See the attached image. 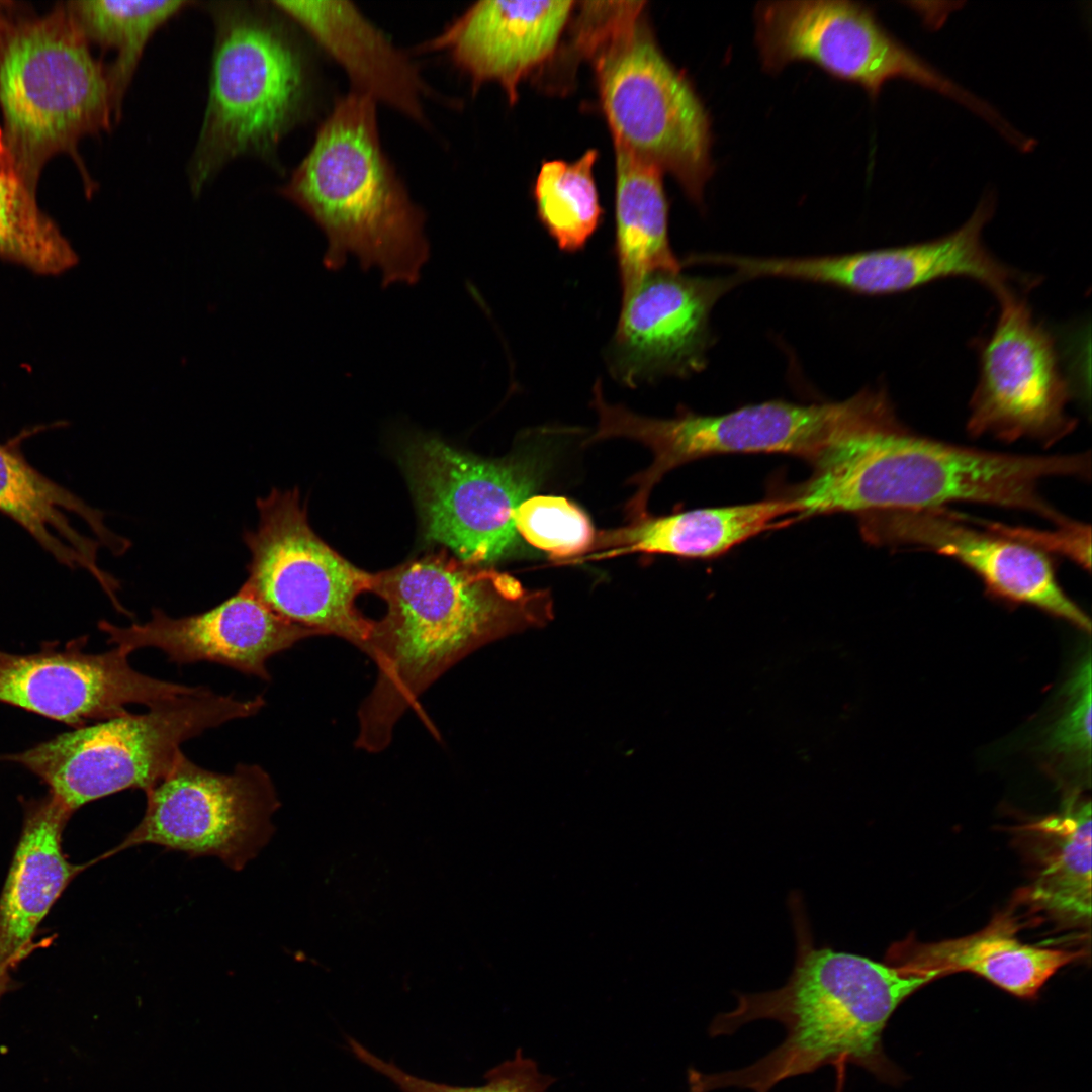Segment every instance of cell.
I'll return each instance as SVG.
<instances>
[{"instance_id": "603a6c76", "label": "cell", "mask_w": 1092, "mask_h": 1092, "mask_svg": "<svg viewBox=\"0 0 1092 1092\" xmlns=\"http://www.w3.org/2000/svg\"><path fill=\"white\" fill-rule=\"evenodd\" d=\"M346 71L353 91L425 121L429 88L415 65L346 1H273Z\"/></svg>"}, {"instance_id": "e0dca14e", "label": "cell", "mask_w": 1092, "mask_h": 1092, "mask_svg": "<svg viewBox=\"0 0 1092 1092\" xmlns=\"http://www.w3.org/2000/svg\"><path fill=\"white\" fill-rule=\"evenodd\" d=\"M88 636L44 641L38 651L0 650V703L23 709L73 729L126 714V705L148 707L198 689L143 674L128 653L114 648L88 653Z\"/></svg>"}, {"instance_id": "4fadbf2b", "label": "cell", "mask_w": 1092, "mask_h": 1092, "mask_svg": "<svg viewBox=\"0 0 1092 1092\" xmlns=\"http://www.w3.org/2000/svg\"><path fill=\"white\" fill-rule=\"evenodd\" d=\"M145 794L143 818L109 855L154 844L191 857L214 856L240 871L269 841L271 818L280 806L275 786L260 765L240 763L230 774L215 772L183 752Z\"/></svg>"}, {"instance_id": "7a4b0ae2", "label": "cell", "mask_w": 1092, "mask_h": 1092, "mask_svg": "<svg viewBox=\"0 0 1092 1092\" xmlns=\"http://www.w3.org/2000/svg\"><path fill=\"white\" fill-rule=\"evenodd\" d=\"M796 935L794 968L782 987L761 993H737V1005L719 1013L711 1036L733 1034L744 1024L770 1019L783 1024L785 1039L753 1064L707 1074L689 1070L690 1092L737 1087L769 1090L786 1079L823 1066L851 1063L881 1079L892 1077L882 1049V1034L895 1009L933 980L907 975L869 958L816 947L797 893L790 898Z\"/></svg>"}, {"instance_id": "277c9868", "label": "cell", "mask_w": 1092, "mask_h": 1092, "mask_svg": "<svg viewBox=\"0 0 1092 1092\" xmlns=\"http://www.w3.org/2000/svg\"><path fill=\"white\" fill-rule=\"evenodd\" d=\"M375 105L355 91L340 98L281 193L322 230L327 269L355 257L382 285H412L430 255L425 216L382 150Z\"/></svg>"}, {"instance_id": "1f68e13d", "label": "cell", "mask_w": 1092, "mask_h": 1092, "mask_svg": "<svg viewBox=\"0 0 1092 1092\" xmlns=\"http://www.w3.org/2000/svg\"><path fill=\"white\" fill-rule=\"evenodd\" d=\"M352 1054L362 1063L389 1079L401 1092H546L555 1078L542 1074L535 1061L525 1058L518 1049L507 1060L485 1074L480 1086H452L412 1075L391 1062L371 1053L353 1038L348 1039Z\"/></svg>"}, {"instance_id": "d6a6232c", "label": "cell", "mask_w": 1092, "mask_h": 1092, "mask_svg": "<svg viewBox=\"0 0 1092 1092\" xmlns=\"http://www.w3.org/2000/svg\"><path fill=\"white\" fill-rule=\"evenodd\" d=\"M1066 705L1051 732L1050 749L1066 758L1091 759V660L1090 654L1077 666L1065 687Z\"/></svg>"}, {"instance_id": "5b68a950", "label": "cell", "mask_w": 1092, "mask_h": 1092, "mask_svg": "<svg viewBox=\"0 0 1092 1092\" xmlns=\"http://www.w3.org/2000/svg\"><path fill=\"white\" fill-rule=\"evenodd\" d=\"M644 4L597 9L576 33L577 49L595 67L614 145L672 175L700 204L714 171L709 116L658 48L642 18Z\"/></svg>"}, {"instance_id": "ffe728a7", "label": "cell", "mask_w": 1092, "mask_h": 1092, "mask_svg": "<svg viewBox=\"0 0 1092 1092\" xmlns=\"http://www.w3.org/2000/svg\"><path fill=\"white\" fill-rule=\"evenodd\" d=\"M574 4L480 1L427 42L426 49L445 51L475 86L497 82L513 102L520 81L555 50Z\"/></svg>"}, {"instance_id": "d4e9b609", "label": "cell", "mask_w": 1092, "mask_h": 1092, "mask_svg": "<svg viewBox=\"0 0 1092 1092\" xmlns=\"http://www.w3.org/2000/svg\"><path fill=\"white\" fill-rule=\"evenodd\" d=\"M1015 932L1012 920L998 917L985 929L961 938L928 943L907 938L889 948L887 960L904 974L933 979L971 972L1015 996L1031 998L1060 968L1080 956L1024 944Z\"/></svg>"}, {"instance_id": "4316f807", "label": "cell", "mask_w": 1092, "mask_h": 1092, "mask_svg": "<svg viewBox=\"0 0 1092 1092\" xmlns=\"http://www.w3.org/2000/svg\"><path fill=\"white\" fill-rule=\"evenodd\" d=\"M616 242L622 295L645 276L680 272L668 239V204L662 172L615 145Z\"/></svg>"}, {"instance_id": "9a60e30c", "label": "cell", "mask_w": 1092, "mask_h": 1092, "mask_svg": "<svg viewBox=\"0 0 1092 1092\" xmlns=\"http://www.w3.org/2000/svg\"><path fill=\"white\" fill-rule=\"evenodd\" d=\"M994 211V196L988 194L963 225L933 240L834 256H741L736 267L744 277L800 279L867 295L903 293L942 279L968 278L998 299L1028 287L1031 275L1005 265L985 245L983 230Z\"/></svg>"}, {"instance_id": "ac0fdd59", "label": "cell", "mask_w": 1092, "mask_h": 1092, "mask_svg": "<svg viewBox=\"0 0 1092 1092\" xmlns=\"http://www.w3.org/2000/svg\"><path fill=\"white\" fill-rule=\"evenodd\" d=\"M738 277H690L680 272L645 276L622 295L607 350L613 377L636 387L660 376L698 370L704 364L712 307Z\"/></svg>"}, {"instance_id": "30bf717a", "label": "cell", "mask_w": 1092, "mask_h": 1092, "mask_svg": "<svg viewBox=\"0 0 1092 1092\" xmlns=\"http://www.w3.org/2000/svg\"><path fill=\"white\" fill-rule=\"evenodd\" d=\"M256 505L258 524L243 534L250 552L245 584L282 618L364 652L374 620L358 610L356 600L372 590L374 573L353 565L315 534L296 488H274Z\"/></svg>"}, {"instance_id": "ba28073f", "label": "cell", "mask_w": 1092, "mask_h": 1092, "mask_svg": "<svg viewBox=\"0 0 1092 1092\" xmlns=\"http://www.w3.org/2000/svg\"><path fill=\"white\" fill-rule=\"evenodd\" d=\"M875 396V388H866L839 402L774 400L722 415L686 411L674 418L656 419L611 404L600 395L593 401L598 426L590 440L629 438L650 449L652 462L630 480L635 491L626 507L629 517L642 518L648 514L655 485L667 472L691 461L723 454H787L813 464L862 424Z\"/></svg>"}, {"instance_id": "52a82bcc", "label": "cell", "mask_w": 1092, "mask_h": 1092, "mask_svg": "<svg viewBox=\"0 0 1092 1092\" xmlns=\"http://www.w3.org/2000/svg\"><path fill=\"white\" fill-rule=\"evenodd\" d=\"M262 696L240 700L198 687L160 701L144 714L124 715L56 735L0 761L27 769L75 812L126 789L157 785L182 753L181 744L205 730L256 715Z\"/></svg>"}, {"instance_id": "4dcf8cb0", "label": "cell", "mask_w": 1092, "mask_h": 1092, "mask_svg": "<svg viewBox=\"0 0 1092 1092\" xmlns=\"http://www.w3.org/2000/svg\"><path fill=\"white\" fill-rule=\"evenodd\" d=\"M514 522L518 535L556 560L584 556L596 537L588 516L562 496L529 495L517 507Z\"/></svg>"}, {"instance_id": "7402d4cb", "label": "cell", "mask_w": 1092, "mask_h": 1092, "mask_svg": "<svg viewBox=\"0 0 1092 1092\" xmlns=\"http://www.w3.org/2000/svg\"><path fill=\"white\" fill-rule=\"evenodd\" d=\"M19 438L0 443V513L22 527L56 561L71 569H85L104 590L114 578L97 563L98 541L113 552L127 543L103 523L93 509L53 481L24 457Z\"/></svg>"}, {"instance_id": "e575fe53", "label": "cell", "mask_w": 1092, "mask_h": 1092, "mask_svg": "<svg viewBox=\"0 0 1092 1092\" xmlns=\"http://www.w3.org/2000/svg\"><path fill=\"white\" fill-rule=\"evenodd\" d=\"M2 4H4V3L0 2V32L2 31V29L7 24V20H6V17L4 16V8L2 7Z\"/></svg>"}, {"instance_id": "cb8c5ba5", "label": "cell", "mask_w": 1092, "mask_h": 1092, "mask_svg": "<svg viewBox=\"0 0 1092 1092\" xmlns=\"http://www.w3.org/2000/svg\"><path fill=\"white\" fill-rule=\"evenodd\" d=\"M795 521V506L786 496L661 517L648 515L624 527L596 534L589 551L578 560L636 552L710 559L762 532Z\"/></svg>"}, {"instance_id": "83f0119b", "label": "cell", "mask_w": 1092, "mask_h": 1092, "mask_svg": "<svg viewBox=\"0 0 1092 1092\" xmlns=\"http://www.w3.org/2000/svg\"><path fill=\"white\" fill-rule=\"evenodd\" d=\"M188 1H71L66 7L86 39L113 49L116 59L108 67L116 110L154 32L179 13Z\"/></svg>"}, {"instance_id": "d6986e66", "label": "cell", "mask_w": 1092, "mask_h": 1092, "mask_svg": "<svg viewBox=\"0 0 1092 1092\" xmlns=\"http://www.w3.org/2000/svg\"><path fill=\"white\" fill-rule=\"evenodd\" d=\"M98 628L107 643L130 654L160 649L177 664L208 661L270 680L267 661L298 641L320 634L268 608L244 583L231 598L199 614L173 618L158 608L143 624L119 627L106 620Z\"/></svg>"}, {"instance_id": "f1b7e54d", "label": "cell", "mask_w": 1092, "mask_h": 1092, "mask_svg": "<svg viewBox=\"0 0 1092 1092\" xmlns=\"http://www.w3.org/2000/svg\"><path fill=\"white\" fill-rule=\"evenodd\" d=\"M0 259L29 272L56 277L72 270L79 256L58 224L12 172L0 171Z\"/></svg>"}, {"instance_id": "6da1fadb", "label": "cell", "mask_w": 1092, "mask_h": 1092, "mask_svg": "<svg viewBox=\"0 0 1092 1092\" xmlns=\"http://www.w3.org/2000/svg\"><path fill=\"white\" fill-rule=\"evenodd\" d=\"M371 592L386 613L364 649L377 676L358 710L355 745L370 753L389 745L399 718L459 660L521 625L543 623L552 609L547 592L445 548L374 573Z\"/></svg>"}, {"instance_id": "f546056e", "label": "cell", "mask_w": 1092, "mask_h": 1092, "mask_svg": "<svg viewBox=\"0 0 1092 1092\" xmlns=\"http://www.w3.org/2000/svg\"><path fill=\"white\" fill-rule=\"evenodd\" d=\"M597 157L590 149L574 162L548 161L537 176L534 194L539 218L562 251L582 249L601 220L593 174Z\"/></svg>"}, {"instance_id": "44dd1931", "label": "cell", "mask_w": 1092, "mask_h": 1092, "mask_svg": "<svg viewBox=\"0 0 1092 1092\" xmlns=\"http://www.w3.org/2000/svg\"><path fill=\"white\" fill-rule=\"evenodd\" d=\"M23 824L0 894V984L33 950L38 926L69 883L89 863L75 864L62 848L74 814L51 793L21 800Z\"/></svg>"}, {"instance_id": "2e32d148", "label": "cell", "mask_w": 1092, "mask_h": 1092, "mask_svg": "<svg viewBox=\"0 0 1092 1092\" xmlns=\"http://www.w3.org/2000/svg\"><path fill=\"white\" fill-rule=\"evenodd\" d=\"M859 517L864 539L893 548L948 556L977 574L992 594L1039 608L1090 632L1091 622L1059 584L1046 553L1007 534L1002 526L942 508L900 509Z\"/></svg>"}, {"instance_id": "836d02e7", "label": "cell", "mask_w": 1092, "mask_h": 1092, "mask_svg": "<svg viewBox=\"0 0 1092 1092\" xmlns=\"http://www.w3.org/2000/svg\"><path fill=\"white\" fill-rule=\"evenodd\" d=\"M0 171L12 172L13 173L9 157H8V154H7L6 149H5L4 140H3V131L1 129V127H0Z\"/></svg>"}, {"instance_id": "484cf974", "label": "cell", "mask_w": 1092, "mask_h": 1092, "mask_svg": "<svg viewBox=\"0 0 1092 1092\" xmlns=\"http://www.w3.org/2000/svg\"><path fill=\"white\" fill-rule=\"evenodd\" d=\"M1032 841V904L1068 923L1091 918V803L1068 798L1061 812L1025 827Z\"/></svg>"}, {"instance_id": "3957f363", "label": "cell", "mask_w": 1092, "mask_h": 1092, "mask_svg": "<svg viewBox=\"0 0 1092 1092\" xmlns=\"http://www.w3.org/2000/svg\"><path fill=\"white\" fill-rule=\"evenodd\" d=\"M812 465V475L787 495L797 520L977 503L1053 522L1059 512L1040 484L1075 470L1068 454L994 452L919 434L899 419L885 388L863 423Z\"/></svg>"}, {"instance_id": "8fae6325", "label": "cell", "mask_w": 1092, "mask_h": 1092, "mask_svg": "<svg viewBox=\"0 0 1092 1092\" xmlns=\"http://www.w3.org/2000/svg\"><path fill=\"white\" fill-rule=\"evenodd\" d=\"M762 67L778 73L807 61L859 85L877 98L886 83L904 80L941 94L977 113L982 100L894 37L874 10L840 0L766 1L754 10Z\"/></svg>"}, {"instance_id": "7c38bea8", "label": "cell", "mask_w": 1092, "mask_h": 1092, "mask_svg": "<svg viewBox=\"0 0 1092 1092\" xmlns=\"http://www.w3.org/2000/svg\"><path fill=\"white\" fill-rule=\"evenodd\" d=\"M998 302L992 331L976 344L978 379L967 431L972 437L1030 439L1051 446L1077 425L1068 412L1075 388L1060 346L1024 294H1009Z\"/></svg>"}, {"instance_id": "9c48e42d", "label": "cell", "mask_w": 1092, "mask_h": 1092, "mask_svg": "<svg viewBox=\"0 0 1092 1092\" xmlns=\"http://www.w3.org/2000/svg\"><path fill=\"white\" fill-rule=\"evenodd\" d=\"M211 12L216 36L208 103L189 166L194 194L231 160L272 154L304 92L301 59L264 11L218 2Z\"/></svg>"}, {"instance_id": "5bb4252c", "label": "cell", "mask_w": 1092, "mask_h": 1092, "mask_svg": "<svg viewBox=\"0 0 1092 1092\" xmlns=\"http://www.w3.org/2000/svg\"><path fill=\"white\" fill-rule=\"evenodd\" d=\"M533 464L482 459L437 438L414 441L404 467L426 539L474 565L506 557L518 543L515 511L536 485Z\"/></svg>"}, {"instance_id": "d590c367", "label": "cell", "mask_w": 1092, "mask_h": 1092, "mask_svg": "<svg viewBox=\"0 0 1092 1092\" xmlns=\"http://www.w3.org/2000/svg\"><path fill=\"white\" fill-rule=\"evenodd\" d=\"M8 990H9V988H8V987H6V986H4V985H1V984H0V998H1V997H2V995H3V994H5V993H6V992H7Z\"/></svg>"}, {"instance_id": "8992f818", "label": "cell", "mask_w": 1092, "mask_h": 1092, "mask_svg": "<svg viewBox=\"0 0 1092 1092\" xmlns=\"http://www.w3.org/2000/svg\"><path fill=\"white\" fill-rule=\"evenodd\" d=\"M3 140L13 173L35 191L44 164L60 153L78 157L79 140L118 117L108 67L66 5L48 15L7 23L0 33Z\"/></svg>"}]
</instances>
